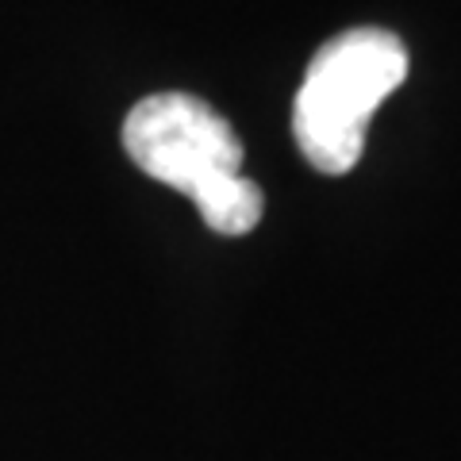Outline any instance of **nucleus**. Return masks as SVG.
<instances>
[{"label":"nucleus","mask_w":461,"mask_h":461,"mask_svg":"<svg viewBox=\"0 0 461 461\" xmlns=\"http://www.w3.org/2000/svg\"><path fill=\"white\" fill-rule=\"evenodd\" d=\"M123 150L147 177L185 193L215 235H247L266 212L262 189L242 177V142L212 104L158 93L127 112Z\"/></svg>","instance_id":"obj_1"},{"label":"nucleus","mask_w":461,"mask_h":461,"mask_svg":"<svg viewBox=\"0 0 461 461\" xmlns=\"http://www.w3.org/2000/svg\"><path fill=\"white\" fill-rule=\"evenodd\" d=\"M408 77V50L393 32L354 27L312 58L293 104L296 147L320 173H350L362 162L369 120Z\"/></svg>","instance_id":"obj_2"}]
</instances>
